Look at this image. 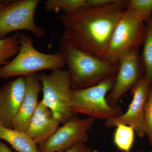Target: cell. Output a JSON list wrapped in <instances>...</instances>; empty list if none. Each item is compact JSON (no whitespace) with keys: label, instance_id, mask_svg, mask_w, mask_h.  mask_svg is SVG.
Returning <instances> with one entry per match:
<instances>
[{"label":"cell","instance_id":"1","mask_svg":"<svg viewBox=\"0 0 152 152\" xmlns=\"http://www.w3.org/2000/svg\"><path fill=\"white\" fill-rule=\"evenodd\" d=\"M126 4V1L115 0L108 5L86 6L59 16L57 19L64 28L61 42L104 59Z\"/></svg>","mask_w":152,"mask_h":152},{"label":"cell","instance_id":"2","mask_svg":"<svg viewBox=\"0 0 152 152\" xmlns=\"http://www.w3.org/2000/svg\"><path fill=\"white\" fill-rule=\"evenodd\" d=\"M59 51L69 67L72 90L93 86L116 75L118 65L60 42Z\"/></svg>","mask_w":152,"mask_h":152},{"label":"cell","instance_id":"3","mask_svg":"<svg viewBox=\"0 0 152 152\" xmlns=\"http://www.w3.org/2000/svg\"><path fill=\"white\" fill-rule=\"evenodd\" d=\"M19 41L18 53L13 59L0 68V79L26 77L39 71L64 68L65 59L60 51L50 54L39 51L34 46L32 38L25 33L19 34Z\"/></svg>","mask_w":152,"mask_h":152},{"label":"cell","instance_id":"4","mask_svg":"<svg viewBox=\"0 0 152 152\" xmlns=\"http://www.w3.org/2000/svg\"><path fill=\"white\" fill-rule=\"evenodd\" d=\"M116 75L93 86L72 90L71 109L72 113L105 121L123 114L120 106L113 107L107 100V96L113 86Z\"/></svg>","mask_w":152,"mask_h":152},{"label":"cell","instance_id":"5","mask_svg":"<svg viewBox=\"0 0 152 152\" xmlns=\"http://www.w3.org/2000/svg\"><path fill=\"white\" fill-rule=\"evenodd\" d=\"M39 75L43 94L41 101L59 122L64 124L75 115L71 109L72 89L69 71L59 69L50 75Z\"/></svg>","mask_w":152,"mask_h":152},{"label":"cell","instance_id":"6","mask_svg":"<svg viewBox=\"0 0 152 152\" xmlns=\"http://www.w3.org/2000/svg\"><path fill=\"white\" fill-rule=\"evenodd\" d=\"M147 31L145 22L126 9L114 28L104 59L118 65L125 53L144 43Z\"/></svg>","mask_w":152,"mask_h":152},{"label":"cell","instance_id":"7","mask_svg":"<svg viewBox=\"0 0 152 152\" xmlns=\"http://www.w3.org/2000/svg\"><path fill=\"white\" fill-rule=\"evenodd\" d=\"M39 3V0H7L0 7V39L21 30L28 31L37 37H44L45 30L34 20Z\"/></svg>","mask_w":152,"mask_h":152},{"label":"cell","instance_id":"8","mask_svg":"<svg viewBox=\"0 0 152 152\" xmlns=\"http://www.w3.org/2000/svg\"><path fill=\"white\" fill-rule=\"evenodd\" d=\"M95 121L90 117L80 118L75 115L39 146V152H61L78 143H86L88 138V132Z\"/></svg>","mask_w":152,"mask_h":152},{"label":"cell","instance_id":"9","mask_svg":"<svg viewBox=\"0 0 152 152\" xmlns=\"http://www.w3.org/2000/svg\"><path fill=\"white\" fill-rule=\"evenodd\" d=\"M138 49L129 50L120 58L113 86L107 96V100L113 107L118 106L117 104L120 99L142 77Z\"/></svg>","mask_w":152,"mask_h":152},{"label":"cell","instance_id":"10","mask_svg":"<svg viewBox=\"0 0 152 152\" xmlns=\"http://www.w3.org/2000/svg\"><path fill=\"white\" fill-rule=\"evenodd\" d=\"M151 90L149 83L145 77L142 78L131 90L132 100L125 113L119 116L106 120L107 128L115 127L120 124L130 126L137 135L144 137L145 107Z\"/></svg>","mask_w":152,"mask_h":152},{"label":"cell","instance_id":"11","mask_svg":"<svg viewBox=\"0 0 152 152\" xmlns=\"http://www.w3.org/2000/svg\"><path fill=\"white\" fill-rule=\"evenodd\" d=\"M25 78L18 77L0 88V122L12 128L26 93Z\"/></svg>","mask_w":152,"mask_h":152},{"label":"cell","instance_id":"12","mask_svg":"<svg viewBox=\"0 0 152 152\" xmlns=\"http://www.w3.org/2000/svg\"><path fill=\"white\" fill-rule=\"evenodd\" d=\"M25 78L26 93L20 107L13 122L12 128L26 132L39 102V94L42 91L39 75L32 74Z\"/></svg>","mask_w":152,"mask_h":152},{"label":"cell","instance_id":"13","mask_svg":"<svg viewBox=\"0 0 152 152\" xmlns=\"http://www.w3.org/2000/svg\"><path fill=\"white\" fill-rule=\"evenodd\" d=\"M60 124L51 110L41 101L26 133L36 145L39 146L55 132Z\"/></svg>","mask_w":152,"mask_h":152},{"label":"cell","instance_id":"14","mask_svg":"<svg viewBox=\"0 0 152 152\" xmlns=\"http://www.w3.org/2000/svg\"><path fill=\"white\" fill-rule=\"evenodd\" d=\"M5 141L17 152H39L36 145L26 132L7 127L0 122V140Z\"/></svg>","mask_w":152,"mask_h":152},{"label":"cell","instance_id":"15","mask_svg":"<svg viewBox=\"0 0 152 152\" xmlns=\"http://www.w3.org/2000/svg\"><path fill=\"white\" fill-rule=\"evenodd\" d=\"M113 142L116 147L121 151L130 152L135 140L134 129L128 125L120 124L115 127Z\"/></svg>","mask_w":152,"mask_h":152},{"label":"cell","instance_id":"16","mask_svg":"<svg viewBox=\"0 0 152 152\" xmlns=\"http://www.w3.org/2000/svg\"><path fill=\"white\" fill-rule=\"evenodd\" d=\"M18 33L0 39V68L9 62V59L15 56L20 48Z\"/></svg>","mask_w":152,"mask_h":152},{"label":"cell","instance_id":"17","mask_svg":"<svg viewBox=\"0 0 152 152\" xmlns=\"http://www.w3.org/2000/svg\"><path fill=\"white\" fill-rule=\"evenodd\" d=\"M86 0H48L44 5L48 12L57 13L62 10L64 14H70L86 7Z\"/></svg>","mask_w":152,"mask_h":152},{"label":"cell","instance_id":"18","mask_svg":"<svg viewBox=\"0 0 152 152\" xmlns=\"http://www.w3.org/2000/svg\"><path fill=\"white\" fill-rule=\"evenodd\" d=\"M126 9L143 21H148L152 15V0L126 1Z\"/></svg>","mask_w":152,"mask_h":152},{"label":"cell","instance_id":"19","mask_svg":"<svg viewBox=\"0 0 152 152\" xmlns=\"http://www.w3.org/2000/svg\"><path fill=\"white\" fill-rule=\"evenodd\" d=\"M143 60L145 66L144 77L149 83L151 90H152V31L149 26L147 28L144 42Z\"/></svg>","mask_w":152,"mask_h":152},{"label":"cell","instance_id":"20","mask_svg":"<svg viewBox=\"0 0 152 152\" xmlns=\"http://www.w3.org/2000/svg\"><path fill=\"white\" fill-rule=\"evenodd\" d=\"M144 129L150 145L152 146V90H150L145 105Z\"/></svg>","mask_w":152,"mask_h":152},{"label":"cell","instance_id":"21","mask_svg":"<svg viewBox=\"0 0 152 152\" xmlns=\"http://www.w3.org/2000/svg\"><path fill=\"white\" fill-rule=\"evenodd\" d=\"M85 143H78L70 148L61 152H92L90 147L87 146Z\"/></svg>","mask_w":152,"mask_h":152},{"label":"cell","instance_id":"22","mask_svg":"<svg viewBox=\"0 0 152 152\" xmlns=\"http://www.w3.org/2000/svg\"><path fill=\"white\" fill-rule=\"evenodd\" d=\"M115 1V0H86V7H103L111 4Z\"/></svg>","mask_w":152,"mask_h":152},{"label":"cell","instance_id":"23","mask_svg":"<svg viewBox=\"0 0 152 152\" xmlns=\"http://www.w3.org/2000/svg\"><path fill=\"white\" fill-rule=\"evenodd\" d=\"M0 152H13L0 140Z\"/></svg>","mask_w":152,"mask_h":152},{"label":"cell","instance_id":"24","mask_svg":"<svg viewBox=\"0 0 152 152\" xmlns=\"http://www.w3.org/2000/svg\"><path fill=\"white\" fill-rule=\"evenodd\" d=\"M7 0H0V7L6 2Z\"/></svg>","mask_w":152,"mask_h":152},{"label":"cell","instance_id":"25","mask_svg":"<svg viewBox=\"0 0 152 152\" xmlns=\"http://www.w3.org/2000/svg\"><path fill=\"white\" fill-rule=\"evenodd\" d=\"M149 26L150 28H151V29L152 31V17L151 18V23L150 24Z\"/></svg>","mask_w":152,"mask_h":152},{"label":"cell","instance_id":"26","mask_svg":"<svg viewBox=\"0 0 152 152\" xmlns=\"http://www.w3.org/2000/svg\"><path fill=\"white\" fill-rule=\"evenodd\" d=\"M92 152H100L99 151H97V150H94V151H93Z\"/></svg>","mask_w":152,"mask_h":152},{"label":"cell","instance_id":"27","mask_svg":"<svg viewBox=\"0 0 152 152\" xmlns=\"http://www.w3.org/2000/svg\"><path fill=\"white\" fill-rule=\"evenodd\" d=\"M137 152H145L143 151H138ZM149 152H152V150L151 151H150Z\"/></svg>","mask_w":152,"mask_h":152}]
</instances>
